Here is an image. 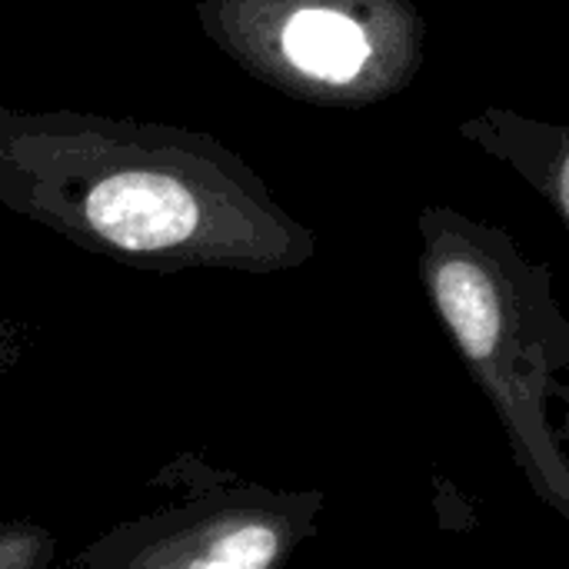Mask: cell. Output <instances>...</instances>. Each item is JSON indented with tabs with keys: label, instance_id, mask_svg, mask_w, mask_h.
I'll return each instance as SVG.
<instances>
[{
	"label": "cell",
	"instance_id": "6da1fadb",
	"mask_svg": "<svg viewBox=\"0 0 569 569\" xmlns=\"http://www.w3.org/2000/svg\"><path fill=\"white\" fill-rule=\"evenodd\" d=\"M0 207L163 273H277L317 250L313 230L213 133L77 110H0Z\"/></svg>",
	"mask_w": 569,
	"mask_h": 569
},
{
	"label": "cell",
	"instance_id": "7a4b0ae2",
	"mask_svg": "<svg viewBox=\"0 0 569 569\" xmlns=\"http://www.w3.org/2000/svg\"><path fill=\"white\" fill-rule=\"evenodd\" d=\"M420 273L463 363L493 400L540 493L569 517V470L540 413V323L547 267L527 263L510 233L450 207L420 213Z\"/></svg>",
	"mask_w": 569,
	"mask_h": 569
},
{
	"label": "cell",
	"instance_id": "3957f363",
	"mask_svg": "<svg viewBox=\"0 0 569 569\" xmlns=\"http://www.w3.org/2000/svg\"><path fill=\"white\" fill-rule=\"evenodd\" d=\"M197 17L257 80L320 107L380 103L423 67L413 0H200Z\"/></svg>",
	"mask_w": 569,
	"mask_h": 569
},
{
	"label": "cell",
	"instance_id": "277c9868",
	"mask_svg": "<svg viewBox=\"0 0 569 569\" xmlns=\"http://www.w3.org/2000/svg\"><path fill=\"white\" fill-rule=\"evenodd\" d=\"M317 517V497L227 487L127 520L93 540L80 569H280Z\"/></svg>",
	"mask_w": 569,
	"mask_h": 569
},
{
	"label": "cell",
	"instance_id": "5b68a950",
	"mask_svg": "<svg viewBox=\"0 0 569 569\" xmlns=\"http://www.w3.org/2000/svg\"><path fill=\"white\" fill-rule=\"evenodd\" d=\"M460 133L490 157L510 163L560 210L569 227V127L510 107H483L477 117L460 123Z\"/></svg>",
	"mask_w": 569,
	"mask_h": 569
},
{
	"label": "cell",
	"instance_id": "8992f818",
	"mask_svg": "<svg viewBox=\"0 0 569 569\" xmlns=\"http://www.w3.org/2000/svg\"><path fill=\"white\" fill-rule=\"evenodd\" d=\"M57 537L33 520H0V569H50Z\"/></svg>",
	"mask_w": 569,
	"mask_h": 569
},
{
	"label": "cell",
	"instance_id": "52a82bcc",
	"mask_svg": "<svg viewBox=\"0 0 569 569\" xmlns=\"http://www.w3.org/2000/svg\"><path fill=\"white\" fill-rule=\"evenodd\" d=\"M23 360V333L0 313V380Z\"/></svg>",
	"mask_w": 569,
	"mask_h": 569
}]
</instances>
